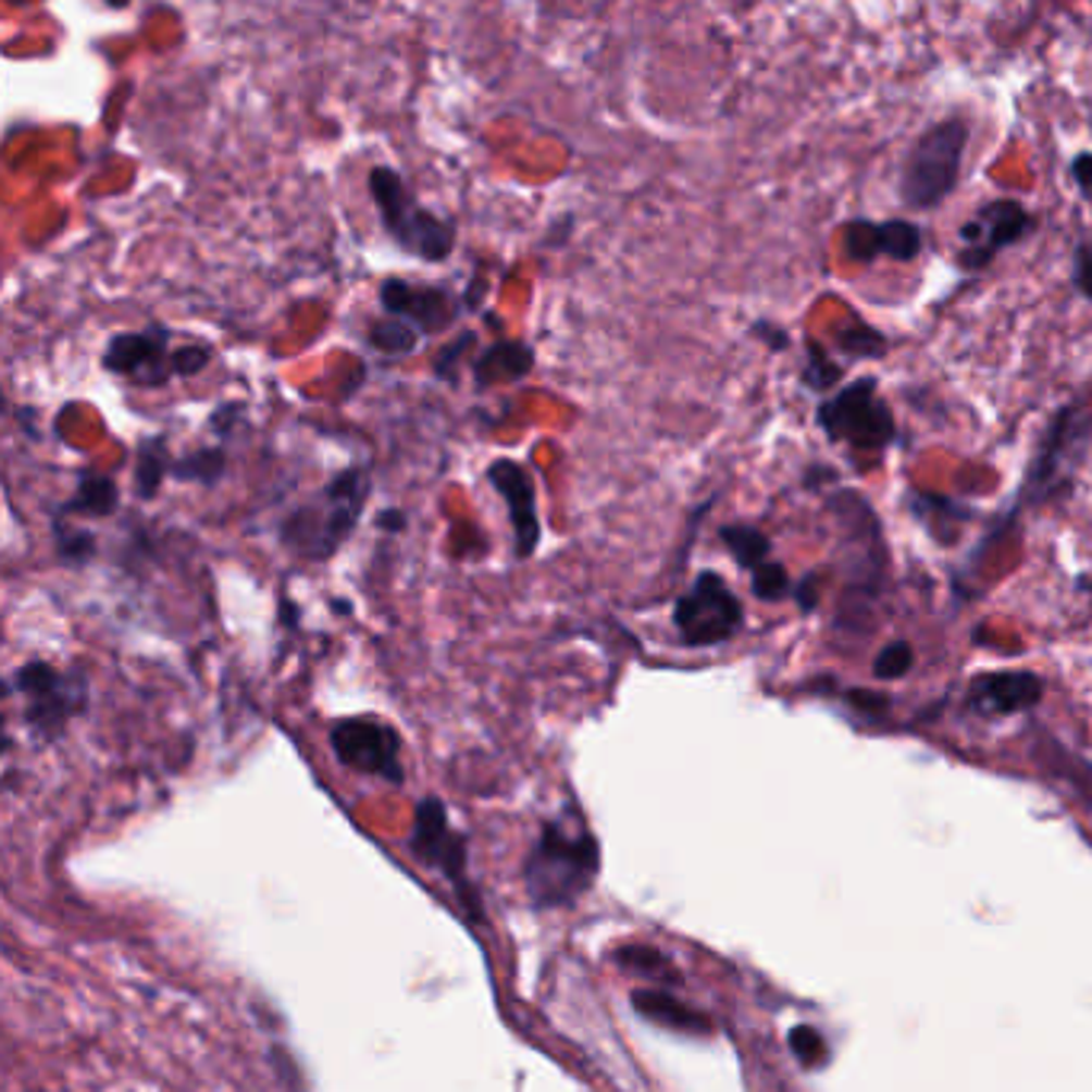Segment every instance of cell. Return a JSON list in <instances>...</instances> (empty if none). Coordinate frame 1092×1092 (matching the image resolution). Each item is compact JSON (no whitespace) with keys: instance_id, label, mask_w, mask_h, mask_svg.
Segmentation results:
<instances>
[{"instance_id":"f35d334b","label":"cell","mask_w":1092,"mask_h":1092,"mask_svg":"<svg viewBox=\"0 0 1092 1092\" xmlns=\"http://www.w3.org/2000/svg\"><path fill=\"white\" fill-rule=\"evenodd\" d=\"M375 525L385 529V532H404L407 529V513L404 510H385L382 517L375 519Z\"/></svg>"},{"instance_id":"603a6c76","label":"cell","mask_w":1092,"mask_h":1092,"mask_svg":"<svg viewBox=\"0 0 1092 1092\" xmlns=\"http://www.w3.org/2000/svg\"><path fill=\"white\" fill-rule=\"evenodd\" d=\"M874 247H878V253H884L891 260L910 263V260L920 257L922 231L914 222H904V219L878 222L874 225Z\"/></svg>"},{"instance_id":"277c9868","label":"cell","mask_w":1092,"mask_h":1092,"mask_svg":"<svg viewBox=\"0 0 1092 1092\" xmlns=\"http://www.w3.org/2000/svg\"><path fill=\"white\" fill-rule=\"evenodd\" d=\"M1090 426L1087 404H1067L1054 413V420L1044 426V433L1038 439L1035 459L1022 477L1019 500L1013 504V510L1006 517L996 522V532L990 538H996L1022 507H1044L1070 487V481H1074V474L1083 461V452H1087V443H1090Z\"/></svg>"},{"instance_id":"8d00e7d4","label":"cell","mask_w":1092,"mask_h":1092,"mask_svg":"<svg viewBox=\"0 0 1092 1092\" xmlns=\"http://www.w3.org/2000/svg\"><path fill=\"white\" fill-rule=\"evenodd\" d=\"M846 702L859 711H868V715H881L888 708V695L881 692H868V690H849L846 692Z\"/></svg>"},{"instance_id":"44dd1931","label":"cell","mask_w":1092,"mask_h":1092,"mask_svg":"<svg viewBox=\"0 0 1092 1092\" xmlns=\"http://www.w3.org/2000/svg\"><path fill=\"white\" fill-rule=\"evenodd\" d=\"M228 471V452L222 446H202L193 449L179 459H173L171 477L179 484H199V487H215Z\"/></svg>"},{"instance_id":"484cf974","label":"cell","mask_w":1092,"mask_h":1092,"mask_svg":"<svg viewBox=\"0 0 1092 1092\" xmlns=\"http://www.w3.org/2000/svg\"><path fill=\"white\" fill-rule=\"evenodd\" d=\"M807 365H805V385L814 392H833L843 382V365H836L830 359V352L817 340H807ZM840 392V388H836Z\"/></svg>"},{"instance_id":"8992f818","label":"cell","mask_w":1092,"mask_h":1092,"mask_svg":"<svg viewBox=\"0 0 1092 1092\" xmlns=\"http://www.w3.org/2000/svg\"><path fill=\"white\" fill-rule=\"evenodd\" d=\"M10 686L23 698L26 728L42 741L58 737L87 708L90 698L84 670H61L49 660H26L16 667Z\"/></svg>"},{"instance_id":"d4e9b609","label":"cell","mask_w":1092,"mask_h":1092,"mask_svg":"<svg viewBox=\"0 0 1092 1092\" xmlns=\"http://www.w3.org/2000/svg\"><path fill=\"white\" fill-rule=\"evenodd\" d=\"M616 961H619L622 968L634 971V975H641V978L660 980V983H680V975L673 971L670 958L660 955V952L650 948V945H622V948L616 952Z\"/></svg>"},{"instance_id":"cb8c5ba5","label":"cell","mask_w":1092,"mask_h":1092,"mask_svg":"<svg viewBox=\"0 0 1092 1092\" xmlns=\"http://www.w3.org/2000/svg\"><path fill=\"white\" fill-rule=\"evenodd\" d=\"M365 340H369V346H372L375 352H382V356H388V359H398V356L417 352V346H420L423 337H420L413 327H407L404 321L385 314V318H379V321L369 324Z\"/></svg>"},{"instance_id":"ab89813d","label":"cell","mask_w":1092,"mask_h":1092,"mask_svg":"<svg viewBox=\"0 0 1092 1092\" xmlns=\"http://www.w3.org/2000/svg\"><path fill=\"white\" fill-rule=\"evenodd\" d=\"M817 481H836V471H830V468H810V474L805 477V484L807 487H817Z\"/></svg>"},{"instance_id":"7a4b0ae2","label":"cell","mask_w":1092,"mask_h":1092,"mask_svg":"<svg viewBox=\"0 0 1092 1092\" xmlns=\"http://www.w3.org/2000/svg\"><path fill=\"white\" fill-rule=\"evenodd\" d=\"M522 874L538 910L571 907L599 874V843L576 814H561L542 827Z\"/></svg>"},{"instance_id":"e575fe53","label":"cell","mask_w":1092,"mask_h":1092,"mask_svg":"<svg viewBox=\"0 0 1092 1092\" xmlns=\"http://www.w3.org/2000/svg\"><path fill=\"white\" fill-rule=\"evenodd\" d=\"M749 334H753L759 344L769 346L772 352L789 349V334H785V327H779V324H772V321H756V324L749 327Z\"/></svg>"},{"instance_id":"f1b7e54d","label":"cell","mask_w":1092,"mask_h":1092,"mask_svg":"<svg viewBox=\"0 0 1092 1092\" xmlns=\"http://www.w3.org/2000/svg\"><path fill=\"white\" fill-rule=\"evenodd\" d=\"M914 667V647L907 641H891L878 657H874V677L878 680H901Z\"/></svg>"},{"instance_id":"5bb4252c","label":"cell","mask_w":1092,"mask_h":1092,"mask_svg":"<svg viewBox=\"0 0 1092 1092\" xmlns=\"http://www.w3.org/2000/svg\"><path fill=\"white\" fill-rule=\"evenodd\" d=\"M487 481L507 507V517L513 525L517 558L529 561L538 551V542H542L538 500H535V484H532L529 471L513 459H494L487 464Z\"/></svg>"},{"instance_id":"8fae6325","label":"cell","mask_w":1092,"mask_h":1092,"mask_svg":"<svg viewBox=\"0 0 1092 1092\" xmlns=\"http://www.w3.org/2000/svg\"><path fill=\"white\" fill-rule=\"evenodd\" d=\"M173 334L164 324H151L145 331H119L113 334L100 362L110 375L125 379L135 388H164L173 375Z\"/></svg>"},{"instance_id":"ac0fdd59","label":"cell","mask_w":1092,"mask_h":1092,"mask_svg":"<svg viewBox=\"0 0 1092 1092\" xmlns=\"http://www.w3.org/2000/svg\"><path fill=\"white\" fill-rule=\"evenodd\" d=\"M119 504H122V494H119V487H115V481L110 474L94 471V468H80V474H77V487H74V494L58 507V517L107 519L119 510Z\"/></svg>"},{"instance_id":"6da1fadb","label":"cell","mask_w":1092,"mask_h":1092,"mask_svg":"<svg viewBox=\"0 0 1092 1092\" xmlns=\"http://www.w3.org/2000/svg\"><path fill=\"white\" fill-rule=\"evenodd\" d=\"M372 497V477L365 468L349 464L327 477L308 500L291 507L280 522V545L301 561H331L352 538L365 504Z\"/></svg>"},{"instance_id":"7402d4cb","label":"cell","mask_w":1092,"mask_h":1092,"mask_svg":"<svg viewBox=\"0 0 1092 1092\" xmlns=\"http://www.w3.org/2000/svg\"><path fill=\"white\" fill-rule=\"evenodd\" d=\"M52 538H55V555L61 564L67 568H84L97 558L100 545H97V535L74 525L67 517L52 519Z\"/></svg>"},{"instance_id":"d6a6232c","label":"cell","mask_w":1092,"mask_h":1092,"mask_svg":"<svg viewBox=\"0 0 1092 1092\" xmlns=\"http://www.w3.org/2000/svg\"><path fill=\"white\" fill-rule=\"evenodd\" d=\"M1074 286L1083 298L1092 301V240H1083L1074 253V273H1070Z\"/></svg>"},{"instance_id":"4fadbf2b","label":"cell","mask_w":1092,"mask_h":1092,"mask_svg":"<svg viewBox=\"0 0 1092 1092\" xmlns=\"http://www.w3.org/2000/svg\"><path fill=\"white\" fill-rule=\"evenodd\" d=\"M1032 231V215L1016 199H993L980 209L971 222L958 228V266L983 270L996 260L1000 250L1019 244Z\"/></svg>"},{"instance_id":"52a82bcc","label":"cell","mask_w":1092,"mask_h":1092,"mask_svg":"<svg viewBox=\"0 0 1092 1092\" xmlns=\"http://www.w3.org/2000/svg\"><path fill=\"white\" fill-rule=\"evenodd\" d=\"M817 426L833 443H846L859 452H881L897 439V420L878 395L874 379H859L833 392V398L817 407Z\"/></svg>"},{"instance_id":"30bf717a","label":"cell","mask_w":1092,"mask_h":1092,"mask_svg":"<svg viewBox=\"0 0 1092 1092\" xmlns=\"http://www.w3.org/2000/svg\"><path fill=\"white\" fill-rule=\"evenodd\" d=\"M331 747L352 772L375 775L392 785L404 782L401 737L388 721H379L369 715L340 718L331 724Z\"/></svg>"},{"instance_id":"1f68e13d","label":"cell","mask_w":1092,"mask_h":1092,"mask_svg":"<svg viewBox=\"0 0 1092 1092\" xmlns=\"http://www.w3.org/2000/svg\"><path fill=\"white\" fill-rule=\"evenodd\" d=\"M474 346V334H459L452 344H446L439 352H436V362H433V369H436V375L439 379H446V382H456V365H459V359H461V352H468Z\"/></svg>"},{"instance_id":"83f0119b","label":"cell","mask_w":1092,"mask_h":1092,"mask_svg":"<svg viewBox=\"0 0 1092 1092\" xmlns=\"http://www.w3.org/2000/svg\"><path fill=\"white\" fill-rule=\"evenodd\" d=\"M836 346L846 356H853V359H878V356H884L888 340L874 327H868V324L859 321V324H853V327H846V331L836 334Z\"/></svg>"},{"instance_id":"e0dca14e","label":"cell","mask_w":1092,"mask_h":1092,"mask_svg":"<svg viewBox=\"0 0 1092 1092\" xmlns=\"http://www.w3.org/2000/svg\"><path fill=\"white\" fill-rule=\"evenodd\" d=\"M632 1006L637 1009V1016H644L647 1022H657V1026L673 1029V1032H686V1035H708L711 1032V1019L705 1013L692 1009L667 990L641 986L632 993Z\"/></svg>"},{"instance_id":"9a60e30c","label":"cell","mask_w":1092,"mask_h":1092,"mask_svg":"<svg viewBox=\"0 0 1092 1092\" xmlns=\"http://www.w3.org/2000/svg\"><path fill=\"white\" fill-rule=\"evenodd\" d=\"M1041 695H1044L1041 677L1029 670H1003L978 677L968 690V702L980 715H1016L1035 708Z\"/></svg>"},{"instance_id":"ffe728a7","label":"cell","mask_w":1092,"mask_h":1092,"mask_svg":"<svg viewBox=\"0 0 1092 1092\" xmlns=\"http://www.w3.org/2000/svg\"><path fill=\"white\" fill-rule=\"evenodd\" d=\"M718 538L724 542V548L731 551V558L737 561L741 571H759L766 561H772V542L762 529L747 525V522H731L718 529Z\"/></svg>"},{"instance_id":"7c38bea8","label":"cell","mask_w":1092,"mask_h":1092,"mask_svg":"<svg viewBox=\"0 0 1092 1092\" xmlns=\"http://www.w3.org/2000/svg\"><path fill=\"white\" fill-rule=\"evenodd\" d=\"M379 305L388 318L404 321L420 337H433L456 327L464 298L436 283H410L401 276H388L379 286Z\"/></svg>"},{"instance_id":"4dcf8cb0","label":"cell","mask_w":1092,"mask_h":1092,"mask_svg":"<svg viewBox=\"0 0 1092 1092\" xmlns=\"http://www.w3.org/2000/svg\"><path fill=\"white\" fill-rule=\"evenodd\" d=\"M212 362V346L206 344H183L173 349V375L176 379H193Z\"/></svg>"},{"instance_id":"ba28073f","label":"cell","mask_w":1092,"mask_h":1092,"mask_svg":"<svg viewBox=\"0 0 1092 1092\" xmlns=\"http://www.w3.org/2000/svg\"><path fill=\"white\" fill-rule=\"evenodd\" d=\"M410 853L417 856V863H423L426 868H433L436 874H443L449 881V888L456 891L461 910L471 920H481V897L474 881L468 878V846L464 836L452 827L446 805L439 798H423L417 810H413V830L407 840Z\"/></svg>"},{"instance_id":"74e56055","label":"cell","mask_w":1092,"mask_h":1092,"mask_svg":"<svg viewBox=\"0 0 1092 1092\" xmlns=\"http://www.w3.org/2000/svg\"><path fill=\"white\" fill-rule=\"evenodd\" d=\"M792 596L798 599L802 612H814V609H817V599H820V574H807L805 580L795 586Z\"/></svg>"},{"instance_id":"3957f363","label":"cell","mask_w":1092,"mask_h":1092,"mask_svg":"<svg viewBox=\"0 0 1092 1092\" xmlns=\"http://www.w3.org/2000/svg\"><path fill=\"white\" fill-rule=\"evenodd\" d=\"M369 196L375 202L379 222L385 234L401 247L404 253L423 263H443L456 250V222L426 209L417 193L407 186L401 173L388 164H375L369 171Z\"/></svg>"},{"instance_id":"9c48e42d","label":"cell","mask_w":1092,"mask_h":1092,"mask_svg":"<svg viewBox=\"0 0 1092 1092\" xmlns=\"http://www.w3.org/2000/svg\"><path fill=\"white\" fill-rule=\"evenodd\" d=\"M744 625V603L715 571L695 574L692 586L673 603V629L686 647H715L731 641Z\"/></svg>"},{"instance_id":"2e32d148","label":"cell","mask_w":1092,"mask_h":1092,"mask_svg":"<svg viewBox=\"0 0 1092 1092\" xmlns=\"http://www.w3.org/2000/svg\"><path fill=\"white\" fill-rule=\"evenodd\" d=\"M535 369V349L522 340H497L471 359V375L477 388H500L529 379Z\"/></svg>"},{"instance_id":"836d02e7","label":"cell","mask_w":1092,"mask_h":1092,"mask_svg":"<svg viewBox=\"0 0 1092 1092\" xmlns=\"http://www.w3.org/2000/svg\"><path fill=\"white\" fill-rule=\"evenodd\" d=\"M240 417H244V407H240V404H222V407L212 410V417H209V430H212L215 436L228 439L231 433H234V423H237Z\"/></svg>"},{"instance_id":"5b68a950","label":"cell","mask_w":1092,"mask_h":1092,"mask_svg":"<svg viewBox=\"0 0 1092 1092\" xmlns=\"http://www.w3.org/2000/svg\"><path fill=\"white\" fill-rule=\"evenodd\" d=\"M968 135L971 128L965 119H945L929 125L910 145L897 179V196L907 209L932 212L955 193Z\"/></svg>"},{"instance_id":"4316f807","label":"cell","mask_w":1092,"mask_h":1092,"mask_svg":"<svg viewBox=\"0 0 1092 1092\" xmlns=\"http://www.w3.org/2000/svg\"><path fill=\"white\" fill-rule=\"evenodd\" d=\"M749 590H753V596L762 599V603H782L785 596L795 593L792 576L785 571V564H779V561H766L759 571H753V574H749Z\"/></svg>"},{"instance_id":"d6986e66","label":"cell","mask_w":1092,"mask_h":1092,"mask_svg":"<svg viewBox=\"0 0 1092 1092\" xmlns=\"http://www.w3.org/2000/svg\"><path fill=\"white\" fill-rule=\"evenodd\" d=\"M173 456L164 436H145L135 446V468H132V487L138 500H154L171 477Z\"/></svg>"},{"instance_id":"f546056e","label":"cell","mask_w":1092,"mask_h":1092,"mask_svg":"<svg viewBox=\"0 0 1092 1092\" xmlns=\"http://www.w3.org/2000/svg\"><path fill=\"white\" fill-rule=\"evenodd\" d=\"M789 1047H792V1054H795L805 1067H820L823 1057H827V1044H823V1038H820L817 1029H810V1026H795V1029L789 1032Z\"/></svg>"},{"instance_id":"d590c367","label":"cell","mask_w":1092,"mask_h":1092,"mask_svg":"<svg viewBox=\"0 0 1092 1092\" xmlns=\"http://www.w3.org/2000/svg\"><path fill=\"white\" fill-rule=\"evenodd\" d=\"M1070 176H1074V183H1077L1080 196L1092 202V151H1083V154H1077V158H1074V164H1070Z\"/></svg>"}]
</instances>
